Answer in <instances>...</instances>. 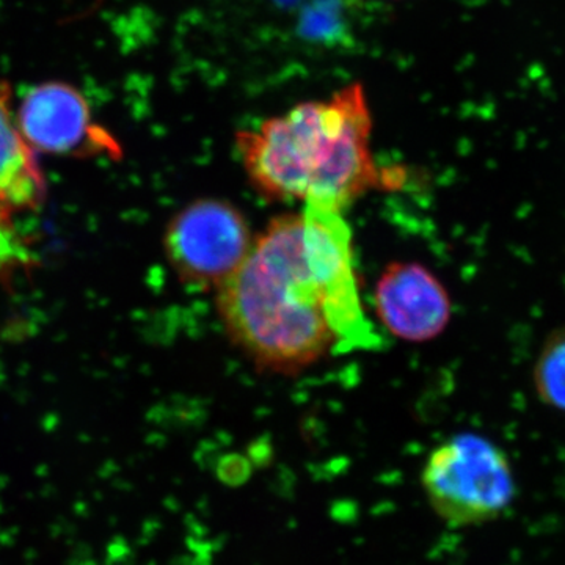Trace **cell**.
<instances>
[{
    "label": "cell",
    "mask_w": 565,
    "mask_h": 565,
    "mask_svg": "<svg viewBox=\"0 0 565 565\" xmlns=\"http://www.w3.org/2000/svg\"><path fill=\"white\" fill-rule=\"evenodd\" d=\"M226 333L253 362L291 373L329 352L374 351L343 211L303 204L273 218L217 289Z\"/></svg>",
    "instance_id": "6da1fadb"
},
{
    "label": "cell",
    "mask_w": 565,
    "mask_h": 565,
    "mask_svg": "<svg viewBox=\"0 0 565 565\" xmlns=\"http://www.w3.org/2000/svg\"><path fill=\"white\" fill-rule=\"evenodd\" d=\"M371 132L366 92L355 82L237 132L236 145L248 180L267 199L343 211L385 178Z\"/></svg>",
    "instance_id": "7a4b0ae2"
},
{
    "label": "cell",
    "mask_w": 565,
    "mask_h": 565,
    "mask_svg": "<svg viewBox=\"0 0 565 565\" xmlns=\"http://www.w3.org/2000/svg\"><path fill=\"white\" fill-rule=\"evenodd\" d=\"M427 500L451 526L493 522L515 498V478L508 455L489 438L459 434L427 457L422 473Z\"/></svg>",
    "instance_id": "3957f363"
},
{
    "label": "cell",
    "mask_w": 565,
    "mask_h": 565,
    "mask_svg": "<svg viewBox=\"0 0 565 565\" xmlns=\"http://www.w3.org/2000/svg\"><path fill=\"white\" fill-rule=\"evenodd\" d=\"M255 236L243 212L225 200H196L167 225L163 252L178 278L195 288H218L250 253Z\"/></svg>",
    "instance_id": "277c9868"
},
{
    "label": "cell",
    "mask_w": 565,
    "mask_h": 565,
    "mask_svg": "<svg viewBox=\"0 0 565 565\" xmlns=\"http://www.w3.org/2000/svg\"><path fill=\"white\" fill-rule=\"evenodd\" d=\"M17 120L33 151L66 158L121 156L120 143L93 120L87 99L66 82H44L31 88L22 99Z\"/></svg>",
    "instance_id": "5b68a950"
},
{
    "label": "cell",
    "mask_w": 565,
    "mask_h": 565,
    "mask_svg": "<svg viewBox=\"0 0 565 565\" xmlns=\"http://www.w3.org/2000/svg\"><path fill=\"white\" fill-rule=\"evenodd\" d=\"M375 315L386 329L411 343L440 337L451 321V297L437 275L418 263L386 266L374 291Z\"/></svg>",
    "instance_id": "8992f818"
},
{
    "label": "cell",
    "mask_w": 565,
    "mask_h": 565,
    "mask_svg": "<svg viewBox=\"0 0 565 565\" xmlns=\"http://www.w3.org/2000/svg\"><path fill=\"white\" fill-rule=\"evenodd\" d=\"M13 88L0 81V215L9 218L43 202L44 184L35 151L22 136L11 107Z\"/></svg>",
    "instance_id": "52a82bcc"
},
{
    "label": "cell",
    "mask_w": 565,
    "mask_h": 565,
    "mask_svg": "<svg viewBox=\"0 0 565 565\" xmlns=\"http://www.w3.org/2000/svg\"><path fill=\"white\" fill-rule=\"evenodd\" d=\"M533 382L539 399L565 414V326L545 338L534 363Z\"/></svg>",
    "instance_id": "ba28073f"
},
{
    "label": "cell",
    "mask_w": 565,
    "mask_h": 565,
    "mask_svg": "<svg viewBox=\"0 0 565 565\" xmlns=\"http://www.w3.org/2000/svg\"><path fill=\"white\" fill-rule=\"evenodd\" d=\"M20 253V244L14 237L11 221L0 215V264L13 262Z\"/></svg>",
    "instance_id": "9c48e42d"
}]
</instances>
